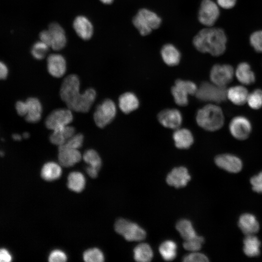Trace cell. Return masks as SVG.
Masks as SVG:
<instances>
[{
	"instance_id": "277c9868",
	"label": "cell",
	"mask_w": 262,
	"mask_h": 262,
	"mask_svg": "<svg viewBox=\"0 0 262 262\" xmlns=\"http://www.w3.org/2000/svg\"><path fill=\"white\" fill-rule=\"evenodd\" d=\"M132 22L142 35L149 34L152 30L159 27L161 18L154 12L147 9L139 10L134 16Z\"/></svg>"
},
{
	"instance_id": "d6986e66",
	"label": "cell",
	"mask_w": 262,
	"mask_h": 262,
	"mask_svg": "<svg viewBox=\"0 0 262 262\" xmlns=\"http://www.w3.org/2000/svg\"><path fill=\"white\" fill-rule=\"evenodd\" d=\"M50 36V46L54 50L62 49L66 43V38L63 28L56 22L50 23L48 28Z\"/></svg>"
},
{
	"instance_id": "83f0119b",
	"label": "cell",
	"mask_w": 262,
	"mask_h": 262,
	"mask_svg": "<svg viewBox=\"0 0 262 262\" xmlns=\"http://www.w3.org/2000/svg\"><path fill=\"white\" fill-rule=\"evenodd\" d=\"M243 243V251L247 256L253 257L259 255L261 243L254 234L246 235Z\"/></svg>"
},
{
	"instance_id": "f907efd6",
	"label": "cell",
	"mask_w": 262,
	"mask_h": 262,
	"mask_svg": "<svg viewBox=\"0 0 262 262\" xmlns=\"http://www.w3.org/2000/svg\"><path fill=\"white\" fill-rule=\"evenodd\" d=\"M29 137V133L28 132H24L23 134V137L24 138H27Z\"/></svg>"
},
{
	"instance_id": "3957f363",
	"label": "cell",
	"mask_w": 262,
	"mask_h": 262,
	"mask_svg": "<svg viewBox=\"0 0 262 262\" xmlns=\"http://www.w3.org/2000/svg\"><path fill=\"white\" fill-rule=\"evenodd\" d=\"M224 119L222 110L214 104H208L199 109L196 116L198 126L211 131L221 129L224 125Z\"/></svg>"
},
{
	"instance_id": "f1b7e54d",
	"label": "cell",
	"mask_w": 262,
	"mask_h": 262,
	"mask_svg": "<svg viewBox=\"0 0 262 262\" xmlns=\"http://www.w3.org/2000/svg\"><path fill=\"white\" fill-rule=\"evenodd\" d=\"M62 168L57 163L49 162L44 164L41 171L42 178L47 181H53L59 179L62 174Z\"/></svg>"
},
{
	"instance_id": "ac0fdd59",
	"label": "cell",
	"mask_w": 262,
	"mask_h": 262,
	"mask_svg": "<svg viewBox=\"0 0 262 262\" xmlns=\"http://www.w3.org/2000/svg\"><path fill=\"white\" fill-rule=\"evenodd\" d=\"M191 176L186 168L180 166L173 168L166 177L167 184L177 188L186 185Z\"/></svg>"
},
{
	"instance_id": "4fadbf2b",
	"label": "cell",
	"mask_w": 262,
	"mask_h": 262,
	"mask_svg": "<svg viewBox=\"0 0 262 262\" xmlns=\"http://www.w3.org/2000/svg\"><path fill=\"white\" fill-rule=\"evenodd\" d=\"M229 128L231 135L234 138L243 140L249 137L252 131V125L246 117L238 115L231 120Z\"/></svg>"
},
{
	"instance_id": "74e56055",
	"label": "cell",
	"mask_w": 262,
	"mask_h": 262,
	"mask_svg": "<svg viewBox=\"0 0 262 262\" xmlns=\"http://www.w3.org/2000/svg\"><path fill=\"white\" fill-rule=\"evenodd\" d=\"M204 241L203 237L197 235L192 239L185 240L183 244V246L186 250L193 252L196 251L201 248Z\"/></svg>"
},
{
	"instance_id": "cb8c5ba5",
	"label": "cell",
	"mask_w": 262,
	"mask_h": 262,
	"mask_svg": "<svg viewBox=\"0 0 262 262\" xmlns=\"http://www.w3.org/2000/svg\"><path fill=\"white\" fill-rule=\"evenodd\" d=\"M248 94L245 86L235 85L227 89V97L234 104L242 105L246 102Z\"/></svg>"
},
{
	"instance_id": "b9f144b4",
	"label": "cell",
	"mask_w": 262,
	"mask_h": 262,
	"mask_svg": "<svg viewBox=\"0 0 262 262\" xmlns=\"http://www.w3.org/2000/svg\"><path fill=\"white\" fill-rule=\"evenodd\" d=\"M67 260V256L65 253L59 249L52 251L49 256L50 262H64Z\"/></svg>"
},
{
	"instance_id": "52a82bcc",
	"label": "cell",
	"mask_w": 262,
	"mask_h": 262,
	"mask_svg": "<svg viewBox=\"0 0 262 262\" xmlns=\"http://www.w3.org/2000/svg\"><path fill=\"white\" fill-rule=\"evenodd\" d=\"M116 232L121 235L128 241H139L146 236L144 229L137 224L126 219H118L115 224Z\"/></svg>"
},
{
	"instance_id": "c3c4849f",
	"label": "cell",
	"mask_w": 262,
	"mask_h": 262,
	"mask_svg": "<svg viewBox=\"0 0 262 262\" xmlns=\"http://www.w3.org/2000/svg\"><path fill=\"white\" fill-rule=\"evenodd\" d=\"M13 138L16 141H20L22 139V137L18 134H14Z\"/></svg>"
},
{
	"instance_id": "4316f807",
	"label": "cell",
	"mask_w": 262,
	"mask_h": 262,
	"mask_svg": "<svg viewBox=\"0 0 262 262\" xmlns=\"http://www.w3.org/2000/svg\"><path fill=\"white\" fill-rule=\"evenodd\" d=\"M161 54L163 61L168 66H176L180 61V53L172 44L164 45L162 48Z\"/></svg>"
},
{
	"instance_id": "ab89813d",
	"label": "cell",
	"mask_w": 262,
	"mask_h": 262,
	"mask_svg": "<svg viewBox=\"0 0 262 262\" xmlns=\"http://www.w3.org/2000/svg\"><path fill=\"white\" fill-rule=\"evenodd\" d=\"M83 136L81 133L74 134L65 144L67 147L79 149L82 145Z\"/></svg>"
},
{
	"instance_id": "60d3db41",
	"label": "cell",
	"mask_w": 262,
	"mask_h": 262,
	"mask_svg": "<svg viewBox=\"0 0 262 262\" xmlns=\"http://www.w3.org/2000/svg\"><path fill=\"white\" fill-rule=\"evenodd\" d=\"M183 261L185 262H207L209 261L208 257L204 254L194 251L184 256Z\"/></svg>"
},
{
	"instance_id": "d590c367",
	"label": "cell",
	"mask_w": 262,
	"mask_h": 262,
	"mask_svg": "<svg viewBox=\"0 0 262 262\" xmlns=\"http://www.w3.org/2000/svg\"><path fill=\"white\" fill-rule=\"evenodd\" d=\"M49 47L42 41L35 43L31 49L33 56L37 60L43 59L49 51Z\"/></svg>"
},
{
	"instance_id": "4dcf8cb0",
	"label": "cell",
	"mask_w": 262,
	"mask_h": 262,
	"mask_svg": "<svg viewBox=\"0 0 262 262\" xmlns=\"http://www.w3.org/2000/svg\"><path fill=\"white\" fill-rule=\"evenodd\" d=\"M134 258L137 262H147L153 257V251L150 246L145 243H140L134 248Z\"/></svg>"
},
{
	"instance_id": "44dd1931",
	"label": "cell",
	"mask_w": 262,
	"mask_h": 262,
	"mask_svg": "<svg viewBox=\"0 0 262 262\" xmlns=\"http://www.w3.org/2000/svg\"><path fill=\"white\" fill-rule=\"evenodd\" d=\"M234 74L237 80L242 84L248 85L255 82V74L250 65L247 62L239 63L236 67Z\"/></svg>"
},
{
	"instance_id": "681fc988",
	"label": "cell",
	"mask_w": 262,
	"mask_h": 262,
	"mask_svg": "<svg viewBox=\"0 0 262 262\" xmlns=\"http://www.w3.org/2000/svg\"><path fill=\"white\" fill-rule=\"evenodd\" d=\"M102 3L106 4H111L114 0H100Z\"/></svg>"
},
{
	"instance_id": "ba28073f",
	"label": "cell",
	"mask_w": 262,
	"mask_h": 262,
	"mask_svg": "<svg viewBox=\"0 0 262 262\" xmlns=\"http://www.w3.org/2000/svg\"><path fill=\"white\" fill-rule=\"evenodd\" d=\"M116 113V108L114 101L105 99L97 106L94 113L95 123L98 127L103 128L113 120Z\"/></svg>"
},
{
	"instance_id": "ee69618b",
	"label": "cell",
	"mask_w": 262,
	"mask_h": 262,
	"mask_svg": "<svg viewBox=\"0 0 262 262\" xmlns=\"http://www.w3.org/2000/svg\"><path fill=\"white\" fill-rule=\"evenodd\" d=\"M237 0H217V4L222 8L230 9L236 5Z\"/></svg>"
},
{
	"instance_id": "7dc6e473",
	"label": "cell",
	"mask_w": 262,
	"mask_h": 262,
	"mask_svg": "<svg viewBox=\"0 0 262 262\" xmlns=\"http://www.w3.org/2000/svg\"><path fill=\"white\" fill-rule=\"evenodd\" d=\"M98 171L99 170L98 169L90 166H87L86 168V173L90 177L93 178L97 177Z\"/></svg>"
},
{
	"instance_id": "9c48e42d",
	"label": "cell",
	"mask_w": 262,
	"mask_h": 262,
	"mask_svg": "<svg viewBox=\"0 0 262 262\" xmlns=\"http://www.w3.org/2000/svg\"><path fill=\"white\" fill-rule=\"evenodd\" d=\"M197 87L192 82L177 80L171 88V93L175 103L179 106L188 104L189 95H195Z\"/></svg>"
},
{
	"instance_id": "7c38bea8",
	"label": "cell",
	"mask_w": 262,
	"mask_h": 262,
	"mask_svg": "<svg viewBox=\"0 0 262 262\" xmlns=\"http://www.w3.org/2000/svg\"><path fill=\"white\" fill-rule=\"evenodd\" d=\"M235 71L229 64H216L211 68L210 78L211 82L220 86L226 87L233 80Z\"/></svg>"
},
{
	"instance_id": "e575fe53",
	"label": "cell",
	"mask_w": 262,
	"mask_h": 262,
	"mask_svg": "<svg viewBox=\"0 0 262 262\" xmlns=\"http://www.w3.org/2000/svg\"><path fill=\"white\" fill-rule=\"evenodd\" d=\"M246 103L252 109L258 110L262 107V90L256 89L248 94Z\"/></svg>"
},
{
	"instance_id": "d6a6232c",
	"label": "cell",
	"mask_w": 262,
	"mask_h": 262,
	"mask_svg": "<svg viewBox=\"0 0 262 262\" xmlns=\"http://www.w3.org/2000/svg\"><path fill=\"white\" fill-rule=\"evenodd\" d=\"M177 245L173 241L167 240L163 242L159 250L162 258L165 261H172L177 255Z\"/></svg>"
},
{
	"instance_id": "f35d334b",
	"label": "cell",
	"mask_w": 262,
	"mask_h": 262,
	"mask_svg": "<svg viewBox=\"0 0 262 262\" xmlns=\"http://www.w3.org/2000/svg\"><path fill=\"white\" fill-rule=\"evenodd\" d=\"M249 42L251 46L257 52H262V30L254 32L250 35Z\"/></svg>"
},
{
	"instance_id": "5bb4252c",
	"label": "cell",
	"mask_w": 262,
	"mask_h": 262,
	"mask_svg": "<svg viewBox=\"0 0 262 262\" xmlns=\"http://www.w3.org/2000/svg\"><path fill=\"white\" fill-rule=\"evenodd\" d=\"M215 164L220 168L230 173L240 172L243 166L241 160L231 154H222L215 158Z\"/></svg>"
},
{
	"instance_id": "f546056e",
	"label": "cell",
	"mask_w": 262,
	"mask_h": 262,
	"mask_svg": "<svg viewBox=\"0 0 262 262\" xmlns=\"http://www.w3.org/2000/svg\"><path fill=\"white\" fill-rule=\"evenodd\" d=\"M85 185V179L83 175L79 172H71L67 178V187L71 191L79 193Z\"/></svg>"
},
{
	"instance_id": "8fae6325",
	"label": "cell",
	"mask_w": 262,
	"mask_h": 262,
	"mask_svg": "<svg viewBox=\"0 0 262 262\" xmlns=\"http://www.w3.org/2000/svg\"><path fill=\"white\" fill-rule=\"evenodd\" d=\"M71 110L69 109L59 108L52 111L47 117L45 124L52 131L68 125L73 120Z\"/></svg>"
},
{
	"instance_id": "836d02e7",
	"label": "cell",
	"mask_w": 262,
	"mask_h": 262,
	"mask_svg": "<svg viewBox=\"0 0 262 262\" xmlns=\"http://www.w3.org/2000/svg\"><path fill=\"white\" fill-rule=\"evenodd\" d=\"M82 158L89 166L99 170L101 166V160L96 151L92 149H88L83 153Z\"/></svg>"
},
{
	"instance_id": "816d5d0a",
	"label": "cell",
	"mask_w": 262,
	"mask_h": 262,
	"mask_svg": "<svg viewBox=\"0 0 262 262\" xmlns=\"http://www.w3.org/2000/svg\"><path fill=\"white\" fill-rule=\"evenodd\" d=\"M4 155V152L2 151H0V156H3Z\"/></svg>"
},
{
	"instance_id": "2e32d148",
	"label": "cell",
	"mask_w": 262,
	"mask_h": 262,
	"mask_svg": "<svg viewBox=\"0 0 262 262\" xmlns=\"http://www.w3.org/2000/svg\"><path fill=\"white\" fill-rule=\"evenodd\" d=\"M58 158L61 165L69 167L79 162L82 156L78 149L61 145L58 146Z\"/></svg>"
},
{
	"instance_id": "9a60e30c",
	"label": "cell",
	"mask_w": 262,
	"mask_h": 262,
	"mask_svg": "<svg viewBox=\"0 0 262 262\" xmlns=\"http://www.w3.org/2000/svg\"><path fill=\"white\" fill-rule=\"evenodd\" d=\"M157 117L163 126L171 129L179 128L182 122L181 113L175 109H164L158 114Z\"/></svg>"
},
{
	"instance_id": "ffe728a7",
	"label": "cell",
	"mask_w": 262,
	"mask_h": 262,
	"mask_svg": "<svg viewBox=\"0 0 262 262\" xmlns=\"http://www.w3.org/2000/svg\"><path fill=\"white\" fill-rule=\"evenodd\" d=\"M74 30L78 35L83 40L90 39L93 33V27L90 21L85 16H77L73 23Z\"/></svg>"
},
{
	"instance_id": "e0dca14e",
	"label": "cell",
	"mask_w": 262,
	"mask_h": 262,
	"mask_svg": "<svg viewBox=\"0 0 262 262\" xmlns=\"http://www.w3.org/2000/svg\"><path fill=\"white\" fill-rule=\"evenodd\" d=\"M47 69L53 77H62L66 71V65L64 57L59 54H51L47 58Z\"/></svg>"
},
{
	"instance_id": "484cf974",
	"label": "cell",
	"mask_w": 262,
	"mask_h": 262,
	"mask_svg": "<svg viewBox=\"0 0 262 262\" xmlns=\"http://www.w3.org/2000/svg\"><path fill=\"white\" fill-rule=\"evenodd\" d=\"M118 103L120 110L125 114H129L138 108L139 102L133 93L126 92L119 97Z\"/></svg>"
},
{
	"instance_id": "7a4b0ae2",
	"label": "cell",
	"mask_w": 262,
	"mask_h": 262,
	"mask_svg": "<svg viewBox=\"0 0 262 262\" xmlns=\"http://www.w3.org/2000/svg\"><path fill=\"white\" fill-rule=\"evenodd\" d=\"M227 37L224 31L219 28L209 27L200 30L193 41L200 52L214 56L222 55L226 49Z\"/></svg>"
},
{
	"instance_id": "1f68e13d",
	"label": "cell",
	"mask_w": 262,
	"mask_h": 262,
	"mask_svg": "<svg viewBox=\"0 0 262 262\" xmlns=\"http://www.w3.org/2000/svg\"><path fill=\"white\" fill-rule=\"evenodd\" d=\"M176 228L184 241L192 239L197 235L191 222L187 219H183L179 221Z\"/></svg>"
},
{
	"instance_id": "603a6c76",
	"label": "cell",
	"mask_w": 262,
	"mask_h": 262,
	"mask_svg": "<svg viewBox=\"0 0 262 262\" xmlns=\"http://www.w3.org/2000/svg\"><path fill=\"white\" fill-rule=\"evenodd\" d=\"M75 128L68 125L52 131L49 139L52 144L60 146L65 144L75 134Z\"/></svg>"
},
{
	"instance_id": "8d00e7d4",
	"label": "cell",
	"mask_w": 262,
	"mask_h": 262,
	"mask_svg": "<svg viewBox=\"0 0 262 262\" xmlns=\"http://www.w3.org/2000/svg\"><path fill=\"white\" fill-rule=\"evenodd\" d=\"M83 258L87 262H102L104 259L102 252L97 248L86 250L83 253Z\"/></svg>"
},
{
	"instance_id": "6da1fadb",
	"label": "cell",
	"mask_w": 262,
	"mask_h": 262,
	"mask_svg": "<svg viewBox=\"0 0 262 262\" xmlns=\"http://www.w3.org/2000/svg\"><path fill=\"white\" fill-rule=\"evenodd\" d=\"M80 80L75 74L66 77L60 88L61 99L71 111L81 113L88 112L96 97V91L91 88L83 93L80 91Z\"/></svg>"
},
{
	"instance_id": "8992f818",
	"label": "cell",
	"mask_w": 262,
	"mask_h": 262,
	"mask_svg": "<svg viewBox=\"0 0 262 262\" xmlns=\"http://www.w3.org/2000/svg\"><path fill=\"white\" fill-rule=\"evenodd\" d=\"M16 109L18 114L24 116L28 122L36 123L41 119L42 106L37 98H30L25 101H18Z\"/></svg>"
},
{
	"instance_id": "f6af8a7d",
	"label": "cell",
	"mask_w": 262,
	"mask_h": 262,
	"mask_svg": "<svg viewBox=\"0 0 262 262\" xmlns=\"http://www.w3.org/2000/svg\"><path fill=\"white\" fill-rule=\"evenodd\" d=\"M12 260L10 252L5 248L0 249V262H9Z\"/></svg>"
},
{
	"instance_id": "30bf717a",
	"label": "cell",
	"mask_w": 262,
	"mask_h": 262,
	"mask_svg": "<svg viewBox=\"0 0 262 262\" xmlns=\"http://www.w3.org/2000/svg\"><path fill=\"white\" fill-rule=\"evenodd\" d=\"M219 7L212 0H202L198 14L199 21L208 27H212L219 16Z\"/></svg>"
},
{
	"instance_id": "bcb514c9",
	"label": "cell",
	"mask_w": 262,
	"mask_h": 262,
	"mask_svg": "<svg viewBox=\"0 0 262 262\" xmlns=\"http://www.w3.org/2000/svg\"><path fill=\"white\" fill-rule=\"evenodd\" d=\"M8 73V69L6 65L0 61V80L6 78Z\"/></svg>"
},
{
	"instance_id": "7bdbcfd3",
	"label": "cell",
	"mask_w": 262,
	"mask_h": 262,
	"mask_svg": "<svg viewBox=\"0 0 262 262\" xmlns=\"http://www.w3.org/2000/svg\"><path fill=\"white\" fill-rule=\"evenodd\" d=\"M252 190L258 193H262V171L253 176L250 180Z\"/></svg>"
},
{
	"instance_id": "7402d4cb",
	"label": "cell",
	"mask_w": 262,
	"mask_h": 262,
	"mask_svg": "<svg viewBox=\"0 0 262 262\" xmlns=\"http://www.w3.org/2000/svg\"><path fill=\"white\" fill-rule=\"evenodd\" d=\"M238 226L246 235L254 234L259 229V224L256 217L250 213L242 214L239 219Z\"/></svg>"
},
{
	"instance_id": "5b68a950",
	"label": "cell",
	"mask_w": 262,
	"mask_h": 262,
	"mask_svg": "<svg viewBox=\"0 0 262 262\" xmlns=\"http://www.w3.org/2000/svg\"><path fill=\"white\" fill-rule=\"evenodd\" d=\"M227 88L213 82H204L197 87L196 97L200 100L214 103H221L227 99Z\"/></svg>"
},
{
	"instance_id": "d4e9b609",
	"label": "cell",
	"mask_w": 262,
	"mask_h": 262,
	"mask_svg": "<svg viewBox=\"0 0 262 262\" xmlns=\"http://www.w3.org/2000/svg\"><path fill=\"white\" fill-rule=\"evenodd\" d=\"M173 138L176 147L180 149L189 148L194 142L191 132L184 128L176 129L173 133Z\"/></svg>"
}]
</instances>
